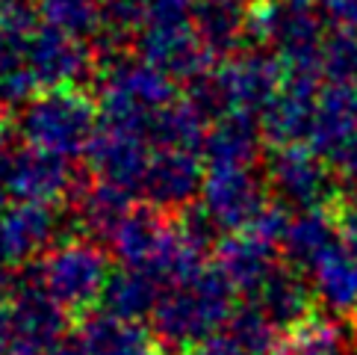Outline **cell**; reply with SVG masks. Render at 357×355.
<instances>
[]
</instances>
